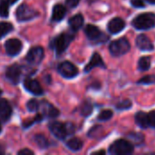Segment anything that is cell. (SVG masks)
Returning <instances> with one entry per match:
<instances>
[{"mask_svg": "<svg viewBox=\"0 0 155 155\" xmlns=\"http://www.w3.org/2000/svg\"><path fill=\"white\" fill-rule=\"evenodd\" d=\"M151 67V59L148 56H143L139 59L138 68L140 71H147Z\"/></svg>", "mask_w": 155, "mask_h": 155, "instance_id": "cell-22", "label": "cell"}, {"mask_svg": "<svg viewBox=\"0 0 155 155\" xmlns=\"http://www.w3.org/2000/svg\"><path fill=\"white\" fill-rule=\"evenodd\" d=\"M24 87L32 94L39 96L44 94V90L38 81L27 78L24 81Z\"/></svg>", "mask_w": 155, "mask_h": 155, "instance_id": "cell-11", "label": "cell"}, {"mask_svg": "<svg viewBox=\"0 0 155 155\" xmlns=\"http://www.w3.org/2000/svg\"><path fill=\"white\" fill-rule=\"evenodd\" d=\"M5 52L8 55L15 56V55H17L21 52V50L23 48V45L19 39L10 38L5 42Z\"/></svg>", "mask_w": 155, "mask_h": 155, "instance_id": "cell-8", "label": "cell"}, {"mask_svg": "<svg viewBox=\"0 0 155 155\" xmlns=\"http://www.w3.org/2000/svg\"><path fill=\"white\" fill-rule=\"evenodd\" d=\"M84 16L81 15V14H77L74 16H72L69 21H68V24L71 27V29L74 32L78 31L84 25Z\"/></svg>", "mask_w": 155, "mask_h": 155, "instance_id": "cell-17", "label": "cell"}, {"mask_svg": "<svg viewBox=\"0 0 155 155\" xmlns=\"http://www.w3.org/2000/svg\"><path fill=\"white\" fill-rule=\"evenodd\" d=\"M1 94H2V90L0 89V95H1Z\"/></svg>", "mask_w": 155, "mask_h": 155, "instance_id": "cell-37", "label": "cell"}, {"mask_svg": "<svg viewBox=\"0 0 155 155\" xmlns=\"http://www.w3.org/2000/svg\"><path fill=\"white\" fill-rule=\"evenodd\" d=\"M94 67H105V64L101 57V55L98 53H94L89 62V64L85 66L84 68V72H90L92 69H94Z\"/></svg>", "mask_w": 155, "mask_h": 155, "instance_id": "cell-15", "label": "cell"}, {"mask_svg": "<svg viewBox=\"0 0 155 155\" xmlns=\"http://www.w3.org/2000/svg\"><path fill=\"white\" fill-rule=\"evenodd\" d=\"M84 33L88 39L93 41L99 40L102 36V32L100 31V29L94 25H87L84 28Z\"/></svg>", "mask_w": 155, "mask_h": 155, "instance_id": "cell-16", "label": "cell"}, {"mask_svg": "<svg viewBox=\"0 0 155 155\" xmlns=\"http://www.w3.org/2000/svg\"><path fill=\"white\" fill-rule=\"evenodd\" d=\"M131 107H132V102L128 99L118 103L116 105V108L119 110H126V109H130Z\"/></svg>", "mask_w": 155, "mask_h": 155, "instance_id": "cell-30", "label": "cell"}, {"mask_svg": "<svg viewBox=\"0 0 155 155\" xmlns=\"http://www.w3.org/2000/svg\"><path fill=\"white\" fill-rule=\"evenodd\" d=\"M93 112V105L90 102H84L81 107V114L84 117L89 116Z\"/></svg>", "mask_w": 155, "mask_h": 155, "instance_id": "cell-25", "label": "cell"}, {"mask_svg": "<svg viewBox=\"0 0 155 155\" xmlns=\"http://www.w3.org/2000/svg\"><path fill=\"white\" fill-rule=\"evenodd\" d=\"M7 2H8V4H10V5H13V4H15V2H17L18 0H6Z\"/></svg>", "mask_w": 155, "mask_h": 155, "instance_id": "cell-35", "label": "cell"}, {"mask_svg": "<svg viewBox=\"0 0 155 155\" xmlns=\"http://www.w3.org/2000/svg\"><path fill=\"white\" fill-rule=\"evenodd\" d=\"M39 102L35 99H31L30 101L27 102L26 104V108L29 112L31 113H35V112H37L38 109H39Z\"/></svg>", "mask_w": 155, "mask_h": 155, "instance_id": "cell-26", "label": "cell"}, {"mask_svg": "<svg viewBox=\"0 0 155 155\" xmlns=\"http://www.w3.org/2000/svg\"><path fill=\"white\" fill-rule=\"evenodd\" d=\"M138 84H155V75L154 74L146 75V76L141 78L138 81Z\"/></svg>", "mask_w": 155, "mask_h": 155, "instance_id": "cell-29", "label": "cell"}, {"mask_svg": "<svg viewBox=\"0 0 155 155\" xmlns=\"http://www.w3.org/2000/svg\"><path fill=\"white\" fill-rule=\"evenodd\" d=\"M113 115H114L113 111H111V110H104L98 115V120L99 121H107V120L111 119L113 117Z\"/></svg>", "mask_w": 155, "mask_h": 155, "instance_id": "cell-28", "label": "cell"}, {"mask_svg": "<svg viewBox=\"0 0 155 155\" xmlns=\"http://www.w3.org/2000/svg\"><path fill=\"white\" fill-rule=\"evenodd\" d=\"M58 72L64 78H74L78 74V68L71 62L65 61L59 64Z\"/></svg>", "mask_w": 155, "mask_h": 155, "instance_id": "cell-6", "label": "cell"}, {"mask_svg": "<svg viewBox=\"0 0 155 155\" xmlns=\"http://www.w3.org/2000/svg\"><path fill=\"white\" fill-rule=\"evenodd\" d=\"M14 29L13 25L7 22H0V39L5 37Z\"/></svg>", "mask_w": 155, "mask_h": 155, "instance_id": "cell-21", "label": "cell"}, {"mask_svg": "<svg viewBox=\"0 0 155 155\" xmlns=\"http://www.w3.org/2000/svg\"><path fill=\"white\" fill-rule=\"evenodd\" d=\"M9 15V7L8 2L6 0L0 1V17L5 18Z\"/></svg>", "mask_w": 155, "mask_h": 155, "instance_id": "cell-24", "label": "cell"}, {"mask_svg": "<svg viewBox=\"0 0 155 155\" xmlns=\"http://www.w3.org/2000/svg\"><path fill=\"white\" fill-rule=\"evenodd\" d=\"M134 145L129 141L120 139L115 141L109 148V153L114 155H128L133 153Z\"/></svg>", "mask_w": 155, "mask_h": 155, "instance_id": "cell-2", "label": "cell"}, {"mask_svg": "<svg viewBox=\"0 0 155 155\" xmlns=\"http://www.w3.org/2000/svg\"><path fill=\"white\" fill-rule=\"evenodd\" d=\"M65 2H66V5L69 7H72L73 8V7H75V6L78 5L80 0H65Z\"/></svg>", "mask_w": 155, "mask_h": 155, "instance_id": "cell-33", "label": "cell"}, {"mask_svg": "<svg viewBox=\"0 0 155 155\" xmlns=\"http://www.w3.org/2000/svg\"><path fill=\"white\" fill-rule=\"evenodd\" d=\"M148 121L149 126L155 128V111H152L148 114Z\"/></svg>", "mask_w": 155, "mask_h": 155, "instance_id": "cell-31", "label": "cell"}, {"mask_svg": "<svg viewBox=\"0 0 155 155\" xmlns=\"http://www.w3.org/2000/svg\"><path fill=\"white\" fill-rule=\"evenodd\" d=\"M131 4L133 6L137 7V8L144 7V3L143 0H131Z\"/></svg>", "mask_w": 155, "mask_h": 155, "instance_id": "cell-32", "label": "cell"}, {"mask_svg": "<svg viewBox=\"0 0 155 155\" xmlns=\"http://www.w3.org/2000/svg\"><path fill=\"white\" fill-rule=\"evenodd\" d=\"M133 25L138 30L151 29L155 26V15L153 13L141 14L133 20Z\"/></svg>", "mask_w": 155, "mask_h": 155, "instance_id": "cell-1", "label": "cell"}, {"mask_svg": "<svg viewBox=\"0 0 155 155\" xmlns=\"http://www.w3.org/2000/svg\"><path fill=\"white\" fill-rule=\"evenodd\" d=\"M66 14V9L63 5H55L52 12V20L58 22L61 21Z\"/></svg>", "mask_w": 155, "mask_h": 155, "instance_id": "cell-18", "label": "cell"}, {"mask_svg": "<svg viewBox=\"0 0 155 155\" xmlns=\"http://www.w3.org/2000/svg\"><path fill=\"white\" fill-rule=\"evenodd\" d=\"M136 45L142 51H153L154 49L153 42L145 35H138V37L136 39Z\"/></svg>", "mask_w": 155, "mask_h": 155, "instance_id": "cell-13", "label": "cell"}, {"mask_svg": "<svg viewBox=\"0 0 155 155\" xmlns=\"http://www.w3.org/2000/svg\"><path fill=\"white\" fill-rule=\"evenodd\" d=\"M43 58H44V49L41 46L32 47L28 51V53L25 56L27 63H29L30 64H33V65L39 64L41 63V61L43 60Z\"/></svg>", "mask_w": 155, "mask_h": 155, "instance_id": "cell-7", "label": "cell"}, {"mask_svg": "<svg viewBox=\"0 0 155 155\" xmlns=\"http://www.w3.org/2000/svg\"><path fill=\"white\" fill-rule=\"evenodd\" d=\"M1 131H2V128H1V124H0V133H1Z\"/></svg>", "mask_w": 155, "mask_h": 155, "instance_id": "cell-38", "label": "cell"}, {"mask_svg": "<svg viewBox=\"0 0 155 155\" xmlns=\"http://www.w3.org/2000/svg\"><path fill=\"white\" fill-rule=\"evenodd\" d=\"M34 140L35 142V143L41 148V149H46L49 146V143L47 141V139L43 135V134H36L34 137Z\"/></svg>", "mask_w": 155, "mask_h": 155, "instance_id": "cell-23", "label": "cell"}, {"mask_svg": "<svg viewBox=\"0 0 155 155\" xmlns=\"http://www.w3.org/2000/svg\"><path fill=\"white\" fill-rule=\"evenodd\" d=\"M74 37V36L72 34H61L53 41L52 47L54 48L56 54H61L67 49L68 45L73 41Z\"/></svg>", "mask_w": 155, "mask_h": 155, "instance_id": "cell-4", "label": "cell"}, {"mask_svg": "<svg viewBox=\"0 0 155 155\" xmlns=\"http://www.w3.org/2000/svg\"><path fill=\"white\" fill-rule=\"evenodd\" d=\"M50 132L59 140H64L67 136V129L66 125L60 122H53L49 124Z\"/></svg>", "mask_w": 155, "mask_h": 155, "instance_id": "cell-9", "label": "cell"}, {"mask_svg": "<svg viewBox=\"0 0 155 155\" xmlns=\"http://www.w3.org/2000/svg\"><path fill=\"white\" fill-rule=\"evenodd\" d=\"M45 114L48 117L54 118V117H57L59 115V111L55 107H54L52 104H47V109L45 110Z\"/></svg>", "mask_w": 155, "mask_h": 155, "instance_id": "cell-27", "label": "cell"}, {"mask_svg": "<svg viewBox=\"0 0 155 155\" xmlns=\"http://www.w3.org/2000/svg\"><path fill=\"white\" fill-rule=\"evenodd\" d=\"M131 49V45L128 39L125 37H122L118 40L113 41L110 44L109 51L114 56H121L127 54Z\"/></svg>", "mask_w": 155, "mask_h": 155, "instance_id": "cell-3", "label": "cell"}, {"mask_svg": "<svg viewBox=\"0 0 155 155\" xmlns=\"http://www.w3.org/2000/svg\"><path fill=\"white\" fill-rule=\"evenodd\" d=\"M18 154L19 155H33L34 154V152H32V151H31V150H29V149H26V148H25V149H23V150L19 151V152H18Z\"/></svg>", "mask_w": 155, "mask_h": 155, "instance_id": "cell-34", "label": "cell"}, {"mask_svg": "<svg viewBox=\"0 0 155 155\" xmlns=\"http://www.w3.org/2000/svg\"><path fill=\"white\" fill-rule=\"evenodd\" d=\"M66 146L69 150L74 151V152H77V151H80L82 149L83 142L79 138L74 137L66 143Z\"/></svg>", "mask_w": 155, "mask_h": 155, "instance_id": "cell-20", "label": "cell"}, {"mask_svg": "<svg viewBox=\"0 0 155 155\" xmlns=\"http://www.w3.org/2000/svg\"><path fill=\"white\" fill-rule=\"evenodd\" d=\"M135 122L136 124L143 129L149 127V121H148V114L144 112H138L135 114Z\"/></svg>", "mask_w": 155, "mask_h": 155, "instance_id": "cell-19", "label": "cell"}, {"mask_svg": "<svg viewBox=\"0 0 155 155\" xmlns=\"http://www.w3.org/2000/svg\"><path fill=\"white\" fill-rule=\"evenodd\" d=\"M146 1L151 3V4H155V0H146Z\"/></svg>", "mask_w": 155, "mask_h": 155, "instance_id": "cell-36", "label": "cell"}, {"mask_svg": "<svg viewBox=\"0 0 155 155\" xmlns=\"http://www.w3.org/2000/svg\"><path fill=\"white\" fill-rule=\"evenodd\" d=\"M12 115V107L5 99H0V119L6 122Z\"/></svg>", "mask_w": 155, "mask_h": 155, "instance_id": "cell-14", "label": "cell"}, {"mask_svg": "<svg viewBox=\"0 0 155 155\" xmlns=\"http://www.w3.org/2000/svg\"><path fill=\"white\" fill-rule=\"evenodd\" d=\"M124 27H125V22L121 17H115V18L112 19L108 23V25H107L108 31L114 35L120 33L121 31H123L124 29Z\"/></svg>", "mask_w": 155, "mask_h": 155, "instance_id": "cell-12", "label": "cell"}, {"mask_svg": "<svg viewBox=\"0 0 155 155\" xmlns=\"http://www.w3.org/2000/svg\"><path fill=\"white\" fill-rule=\"evenodd\" d=\"M5 78L13 84H17L21 78V67L15 64L9 66L5 72Z\"/></svg>", "mask_w": 155, "mask_h": 155, "instance_id": "cell-10", "label": "cell"}, {"mask_svg": "<svg viewBox=\"0 0 155 155\" xmlns=\"http://www.w3.org/2000/svg\"><path fill=\"white\" fill-rule=\"evenodd\" d=\"M37 15L38 13L35 9L28 6L26 4H23L19 5L18 8L16 9V18L19 22H25V21L32 20L35 18Z\"/></svg>", "mask_w": 155, "mask_h": 155, "instance_id": "cell-5", "label": "cell"}]
</instances>
